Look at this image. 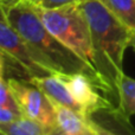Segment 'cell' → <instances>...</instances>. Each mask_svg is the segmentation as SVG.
I'll use <instances>...</instances> for the list:
<instances>
[{
  "label": "cell",
  "instance_id": "5b68a950",
  "mask_svg": "<svg viewBox=\"0 0 135 135\" xmlns=\"http://www.w3.org/2000/svg\"><path fill=\"white\" fill-rule=\"evenodd\" d=\"M7 81L24 116L38 122L46 133L58 127L54 104L42 90L24 79L7 78Z\"/></svg>",
  "mask_w": 135,
  "mask_h": 135
},
{
  "label": "cell",
  "instance_id": "6da1fadb",
  "mask_svg": "<svg viewBox=\"0 0 135 135\" xmlns=\"http://www.w3.org/2000/svg\"><path fill=\"white\" fill-rule=\"evenodd\" d=\"M90 26L98 71L109 89L110 96L119 101V88L123 71V56L131 44L132 31L122 24L100 0L79 1Z\"/></svg>",
  "mask_w": 135,
  "mask_h": 135
},
{
  "label": "cell",
  "instance_id": "9a60e30c",
  "mask_svg": "<svg viewBox=\"0 0 135 135\" xmlns=\"http://www.w3.org/2000/svg\"><path fill=\"white\" fill-rule=\"evenodd\" d=\"M88 123H89V128H90L91 133L94 135H117V134H115L114 132L110 131V129L101 126V124L98 123V122H96L94 119H89Z\"/></svg>",
  "mask_w": 135,
  "mask_h": 135
},
{
  "label": "cell",
  "instance_id": "7c38bea8",
  "mask_svg": "<svg viewBox=\"0 0 135 135\" xmlns=\"http://www.w3.org/2000/svg\"><path fill=\"white\" fill-rule=\"evenodd\" d=\"M0 107L11 109V110H13V112L18 113V114L23 115V113H21V110H20V107H19L18 102H17L16 97H14L13 93H12L11 88H9V85H8L7 77L5 76L4 74H0Z\"/></svg>",
  "mask_w": 135,
  "mask_h": 135
},
{
  "label": "cell",
  "instance_id": "ac0fdd59",
  "mask_svg": "<svg viewBox=\"0 0 135 135\" xmlns=\"http://www.w3.org/2000/svg\"><path fill=\"white\" fill-rule=\"evenodd\" d=\"M129 46L133 47V50L135 51V32L132 33V38H131V44H129Z\"/></svg>",
  "mask_w": 135,
  "mask_h": 135
},
{
  "label": "cell",
  "instance_id": "e0dca14e",
  "mask_svg": "<svg viewBox=\"0 0 135 135\" xmlns=\"http://www.w3.org/2000/svg\"><path fill=\"white\" fill-rule=\"evenodd\" d=\"M0 1H1V8H9L20 2L21 0H0Z\"/></svg>",
  "mask_w": 135,
  "mask_h": 135
},
{
  "label": "cell",
  "instance_id": "3957f363",
  "mask_svg": "<svg viewBox=\"0 0 135 135\" xmlns=\"http://www.w3.org/2000/svg\"><path fill=\"white\" fill-rule=\"evenodd\" d=\"M32 7L47 30L93 70L94 74L104 84L108 95H110L109 89L98 71L90 26L79 6V2L56 9H42L33 5Z\"/></svg>",
  "mask_w": 135,
  "mask_h": 135
},
{
  "label": "cell",
  "instance_id": "ba28073f",
  "mask_svg": "<svg viewBox=\"0 0 135 135\" xmlns=\"http://www.w3.org/2000/svg\"><path fill=\"white\" fill-rule=\"evenodd\" d=\"M117 102V108L113 112V114L115 119L122 123V126L128 127L132 131L129 117L135 114V79L127 75L122 77L120 83Z\"/></svg>",
  "mask_w": 135,
  "mask_h": 135
},
{
  "label": "cell",
  "instance_id": "4fadbf2b",
  "mask_svg": "<svg viewBox=\"0 0 135 135\" xmlns=\"http://www.w3.org/2000/svg\"><path fill=\"white\" fill-rule=\"evenodd\" d=\"M79 1H82V0H35L30 4L42 9H56L66 6V5L76 4Z\"/></svg>",
  "mask_w": 135,
  "mask_h": 135
},
{
  "label": "cell",
  "instance_id": "5bb4252c",
  "mask_svg": "<svg viewBox=\"0 0 135 135\" xmlns=\"http://www.w3.org/2000/svg\"><path fill=\"white\" fill-rule=\"evenodd\" d=\"M23 115L18 114V113L13 112L11 109H7V108L0 107V126L1 124H11L17 122L18 120L23 119Z\"/></svg>",
  "mask_w": 135,
  "mask_h": 135
},
{
  "label": "cell",
  "instance_id": "d6986e66",
  "mask_svg": "<svg viewBox=\"0 0 135 135\" xmlns=\"http://www.w3.org/2000/svg\"><path fill=\"white\" fill-rule=\"evenodd\" d=\"M26 1H28V2H33L35 0H26Z\"/></svg>",
  "mask_w": 135,
  "mask_h": 135
},
{
  "label": "cell",
  "instance_id": "277c9868",
  "mask_svg": "<svg viewBox=\"0 0 135 135\" xmlns=\"http://www.w3.org/2000/svg\"><path fill=\"white\" fill-rule=\"evenodd\" d=\"M0 47L1 52L17 61L32 77L58 76L59 71L42 54L32 47L1 14L0 21Z\"/></svg>",
  "mask_w": 135,
  "mask_h": 135
},
{
  "label": "cell",
  "instance_id": "30bf717a",
  "mask_svg": "<svg viewBox=\"0 0 135 135\" xmlns=\"http://www.w3.org/2000/svg\"><path fill=\"white\" fill-rule=\"evenodd\" d=\"M122 24L135 32V0H100Z\"/></svg>",
  "mask_w": 135,
  "mask_h": 135
},
{
  "label": "cell",
  "instance_id": "7a4b0ae2",
  "mask_svg": "<svg viewBox=\"0 0 135 135\" xmlns=\"http://www.w3.org/2000/svg\"><path fill=\"white\" fill-rule=\"evenodd\" d=\"M1 14L31 46L56 66L61 75H86L103 93L108 94L104 84L93 70L47 30L28 1L21 0L9 8H1Z\"/></svg>",
  "mask_w": 135,
  "mask_h": 135
},
{
  "label": "cell",
  "instance_id": "8992f818",
  "mask_svg": "<svg viewBox=\"0 0 135 135\" xmlns=\"http://www.w3.org/2000/svg\"><path fill=\"white\" fill-rule=\"evenodd\" d=\"M59 78L68 86L70 94L77 102V104L82 108L83 114L86 119H93V115L101 110L113 113L116 109L107 97H103L98 93L102 90L86 75H59Z\"/></svg>",
  "mask_w": 135,
  "mask_h": 135
},
{
  "label": "cell",
  "instance_id": "52a82bcc",
  "mask_svg": "<svg viewBox=\"0 0 135 135\" xmlns=\"http://www.w3.org/2000/svg\"><path fill=\"white\" fill-rule=\"evenodd\" d=\"M28 82L31 84H33L35 86H37L39 90H42L52 103H57L59 105L70 108V109L77 112L78 114H81L82 116H84L82 108L74 100L68 86L59 78V75L58 76H46V77H32Z\"/></svg>",
  "mask_w": 135,
  "mask_h": 135
},
{
  "label": "cell",
  "instance_id": "8fae6325",
  "mask_svg": "<svg viewBox=\"0 0 135 135\" xmlns=\"http://www.w3.org/2000/svg\"><path fill=\"white\" fill-rule=\"evenodd\" d=\"M0 132L6 135H47L46 131L38 122L27 117H23L11 124H1Z\"/></svg>",
  "mask_w": 135,
  "mask_h": 135
},
{
  "label": "cell",
  "instance_id": "2e32d148",
  "mask_svg": "<svg viewBox=\"0 0 135 135\" xmlns=\"http://www.w3.org/2000/svg\"><path fill=\"white\" fill-rule=\"evenodd\" d=\"M47 135H94L93 133H89V134H70V133H66V132L62 131L59 127H56V128L51 129V131L47 133Z\"/></svg>",
  "mask_w": 135,
  "mask_h": 135
},
{
  "label": "cell",
  "instance_id": "ffe728a7",
  "mask_svg": "<svg viewBox=\"0 0 135 135\" xmlns=\"http://www.w3.org/2000/svg\"><path fill=\"white\" fill-rule=\"evenodd\" d=\"M0 135H6L5 133H2V132H0Z\"/></svg>",
  "mask_w": 135,
  "mask_h": 135
},
{
  "label": "cell",
  "instance_id": "9c48e42d",
  "mask_svg": "<svg viewBox=\"0 0 135 135\" xmlns=\"http://www.w3.org/2000/svg\"><path fill=\"white\" fill-rule=\"evenodd\" d=\"M56 113L57 126L62 131L70 134H89L91 133L89 128V119H85L78 114L77 112L70 109V108L59 105L57 103H52Z\"/></svg>",
  "mask_w": 135,
  "mask_h": 135
}]
</instances>
